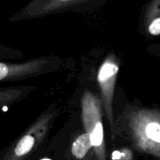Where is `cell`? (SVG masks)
Instances as JSON below:
<instances>
[{
	"label": "cell",
	"instance_id": "obj_1",
	"mask_svg": "<svg viewBox=\"0 0 160 160\" xmlns=\"http://www.w3.org/2000/svg\"><path fill=\"white\" fill-rule=\"evenodd\" d=\"M130 126L138 148L160 157V114L138 111L131 117Z\"/></svg>",
	"mask_w": 160,
	"mask_h": 160
},
{
	"label": "cell",
	"instance_id": "obj_2",
	"mask_svg": "<svg viewBox=\"0 0 160 160\" xmlns=\"http://www.w3.org/2000/svg\"><path fill=\"white\" fill-rule=\"evenodd\" d=\"M82 119L84 128L90 135L92 145L98 160H105L104 131L102 122L100 101L91 92L82 97Z\"/></svg>",
	"mask_w": 160,
	"mask_h": 160
},
{
	"label": "cell",
	"instance_id": "obj_3",
	"mask_svg": "<svg viewBox=\"0 0 160 160\" xmlns=\"http://www.w3.org/2000/svg\"><path fill=\"white\" fill-rule=\"evenodd\" d=\"M119 72V66L111 58L106 59L98 71V81L104 99V106L111 126V130L115 131L114 119L112 114V98H113L115 83Z\"/></svg>",
	"mask_w": 160,
	"mask_h": 160
},
{
	"label": "cell",
	"instance_id": "obj_4",
	"mask_svg": "<svg viewBox=\"0 0 160 160\" xmlns=\"http://www.w3.org/2000/svg\"><path fill=\"white\" fill-rule=\"evenodd\" d=\"M102 0H33L16 17H37L58 10L74 9L87 3L98 2Z\"/></svg>",
	"mask_w": 160,
	"mask_h": 160
},
{
	"label": "cell",
	"instance_id": "obj_5",
	"mask_svg": "<svg viewBox=\"0 0 160 160\" xmlns=\"http://www.w3.org/2000/svg\"><path fill=\"white\" fill-rule=\"evenodd\" d=\"M42 61H29L24 63L0 62V82L21 79L31 75L42 67Z\"/></svg>",
	"mask_w": 160,
	"mask_h": 160
},
{
	"label": "cell",
	"instance_id": "obj_6",
	"mask_svg": "<svg viewBox=\"0 0 160 160\" xmlns=\"http://www.w3.org/2000/svg\"><path fill=\"white\" fill-rule=\"evenodd\" d=\"M34 128L20 138L12 148L8 152L5 160H21L31 152L36 142V138L33 135Z\"/></svg>",
	"mask_w": 160,
	"mask_h": 160
},
{
	"label": "cell",
	"instance_id": "obj_7",
	"mask_svg": "<svg viewBox=\"0 0 160 160\" xmlns=\"http://www.w3.org/2000/svg\"><path fill=\"white\" fill-rule=\"evenodd\" d=\"M24 94L21 88H0V111H5L8 106L20 99Z\"/></svg>",
	"mask_w": 160,
	"mask_h": 160
},
{
	"label": "cell",
	"instance_id": "obj_8",
	"mask_svg": "<svg viewBox=\"0 0 160 160\" xmlns=\"http://www.w3.org/2000/svg\"><path fill=\"white\" fill-rule=\"evenodd\" d=\"M93 147L91 137L88 133L81 134L72 144V154L77 159H83Z\"/></svg>",
	"mask_w": 160,
	"mask_h": 160
},
{
	"label": "cell",
	"instance_id": "obj_9",
	"mask_svg": "<svg viewBox=\"0 0 160 160\" xmlns=\"http://www.w3.org/2000/svg\"><path fill=\"white\" fill-rule=\"evenodd\" d=\"M148 14L152 17L148 26V32L152 35L160 34V0H152L148 9Z\"/></svg>",
	"mask_w": 160,
	"mask_h": 160
},
{
	"label": "cell",
	"instance_id": "obj_10",
	"mask_svg": "<svg viewBox=\"0 0 160 160\" xmlns=\"http://www.w3.org/2000/svg\"><path fill=\"white\" fill-rule=\"evenodd\" d=\"M8 52L9 49L4 46V45L0 44V62L3 60V59L8 57Z\"/></svg>",
	"mask_w": 160,
	"mask_h": 160
},
{
	"label": "cell",
	"instance_id": "obj_11",
	"mask_svg": "<svg viewBox=\"0 0 160 160\" xmlns=\"http://www.w3.org/2000/svg\"><path fill=\"white\" fill-rule=\"evenodd\" d=\"M41 160H52V159H47V158H45V159H41Z\"/></svg>",
	"mask_w": 160,
	"mask_h": 160
}]
</instances>
